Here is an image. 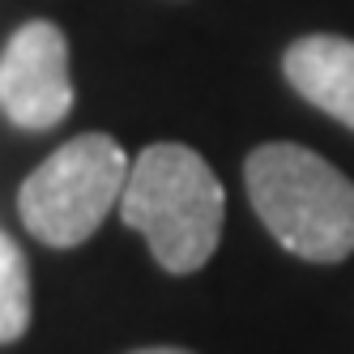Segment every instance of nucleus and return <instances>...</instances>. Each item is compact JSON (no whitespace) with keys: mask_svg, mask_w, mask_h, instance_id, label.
Segmentation results:
<instances>
[{"mask_svg":"<svg viewBox=\"0 0 354 354\" xmlns=\"http://www.w3.org/2000/svg\"><path fill=\"white\" fill-rule=\"evenodd\" d=\"M124 226L145 235L167 273H196L222 239L226 196L214 167L180 141L145 145L120 201Z\"/></svg>","mask_w":354,"mask_h":354,"instance_id":"1","label":"nucleus"},{"mask_svg":"<svg viewBox=\"0 0 354 354\" xmlns=\"http://www.w3.org/2000/svg\"><path fill=\"white\" fill-rule=\"evenodd\" d=\"M243 180L257 218L286 252L316 265L354 252V184L308 145H257L243 162Z\"/></svg>","mask_w":354,"mask_h":354,"instance_id":"2","label":"nucleus"},{"mask_svg":"<svg viewBox=\"0 0 354 354\" xmlns=\"http://www.w3.org/2000/svg\"><path fill=\"white\" fill-rule=\"evenodd\" d=\"M129 171V154L115 137L82 133L52 149L21 180L17 214L26 231L47 248H77L124 201Z\"/></svg>","mask_w":354,"mask_h":354,"instance_id":"3","label":"nucleus"},{"mask_svg":"<svg viewBox=\"0 0 354 354\" xmlns=\"http://www.w3.org/2000/svg\"><path fill=\"white\" fill-rule=\"evenodd\" d=\"M73 107L68 77V39L56 21H26L17 26L0 56V111L17 129L47 133Z\"/></svg>","mask_w":354,"mask_h":354,"instance_id":"4","label":"nucleus"},{"mask_svg":"<svg viewBox=\"0 0 354 354\" xmlns=\"http://www.w3.org/2000/svg\"><path fill=\"white\" fill-rule=\"evenodd\" d=\"M282 73L312 107L354 129V39L308 35L295 39L282 56Z\"/></svg>","mask_w":354,"mask_h":354,"instance_id":"5","label":"nucleus"},{"mask_svg":"<svg viewBox=\"0 0 354 354\" xmlns=\"http://www.w3.org/2000/svg\"><path fill=\"white\" fill-rule=\"evenodd\" d=\"M30 328V265L21 248L0 231V346Z\"/></svg>","mask_w":354,"mask_h":354,"instance_id":"6","label":"nucleus"},{"mask_svg":"<svg viewBox=\"0 0 354 354\" xmlns=\"http://www.w3.org/2000/svg\"><path fill=\"white\" fill-rule=\"evenodd\" d=\"M133 354H192V350H175V346H149V350H133Z\"/></svg>","mask_w":354,"mask_h":354,"instance_id":"7","label":"nucleus"}]
</instances>
